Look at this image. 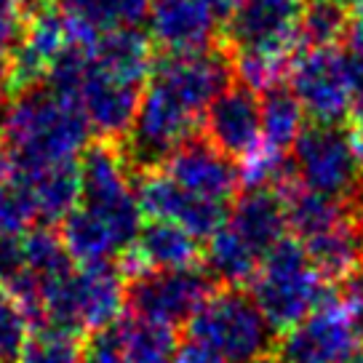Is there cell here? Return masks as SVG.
Returning <instances> with one entry per match:
<instances>
[{
  "mask_svg": "<svg viewBox=\"0 0 363 363\" xmlns=\"http://www.w3.org/2000/svg\"><path fill=\"white\" fill-rule=\"evenodd\" d=\"M208 142L227 158L240 163L259 152L262 139V107L257 94L240 83H233L216 96L206 113Z\"/></svg>",
  "mask_w": 363,
  "mask_h": 363,
  "instance_id": "cell-13",
  "label": "cell"
},
{
  "mask_svg": "<svg viewBox=\"0 0 363 363\" xmlns=\"http://www.w3.org/2000/svg\"><path fill=\"white\" fill-rule=\"evenodd\" d=\"M19 177V166H16V158L11 155V150L0 142V184L11 182Z\"/></svg>",
  "mask_w": 363,
  "mask_h": 363,
  "instance_id": "cell-31",
  "label": "cell"
},
{
  "mask_svg": "<svg viewBox=\"0 0 363 363\" xmlns=\"http://www.w3.org/2000/svg\"><path fill=\"white\" fill-rule=\"evenodd\" d=\"M307 257L331 286L363 270V216L352 208L340 225L302 243Z\"/></svg>",
  "mask_w": 363,
  "mask_h": 363,
  "instance_id": "cell-17",
  "label": "cell"
},
{
  "mask_svg": "<svg viewBox=\"0 0 363 363\" xmlns=\"http://www.w3.org/2000/svg\"><path fill=\"white\" fill-rule=\"evenodd\" d=\"M201 262V243L187 230L171 222H147L139 238L121 259L125 281L152 270H195Z\"/></svg>",
  "mask_w": 363,
  "mask_h": 363,
  "instance_id": "cell-14",
  "label": "cell"
},
{
  "mask_svg": "<svg viewBox=\"0 0 363 363\" xmlns=\"http://www.w3.org/2000/svg\"><path fill=\"white\" fill-rule=\"evenodd\" d=\"M83 363H125L123 340H121L118 323L110 326V329L99 331V334L86 345Z\"/></svg>",
  "mask_w": 363,
  "mask_h": 363,
  "instance_id": "cell-28",
  "label": "cell"
},
{
  "mask_svg": "<svg viewBox=\"0 0 363 363\" xmlns=\"http://www.w3.org/2000/svg\"><path fill=\"white\" fill-rule=\"evenodd\" d=\"M30 331L33 326L24 310L13 302V296L6 289H0V363H19Z\"/></svg>",
  "mask_w": 363,
  "mask_h": 363,
  "instance_id": "cell-26",
  "label": "cell"
},
{
  "mask_svg": "<svg viewBox=\"0 0 363 363\" xmlns=\"http://www.w3.org/2000/svg\"><path fill=\"white\" fill-rule=\"evenodd\" d=\"M363 345V329L345 307L340 291L284 334L278 358L284 363H350Z\"/></svg>",
  "mask_w": 363,
  "mask_h": 363,
  "instance_id": "cell-9",
  "label": "cell"
},
{
  "mask_svg": "<svg viewBox=\"0 0 363 363\" xmlns=\"http://www.w3.org/2000/svg\"><path fill=\"white\" fill-rule=\"evenodd\" d=\"M342 3H345V0H342Z\"/></svg>",
  "mask_w": 363,
  "mask_h": 363,
  "instance_id": "cell-37",
  "label": "cell"
},
{
  "mask_svg": "<svg viewBox=\"0 0 363 363\" xmlns=\"http://www.w3.org/2000/svg\"><path fill=\"white\" fill-rule=\"evenodd\" d=\"M334 286L313 267L305 246L284 238L262 259L251 281V299L257 302L272 334H289L331 296Z\"/></svg>",
  "mask_w": 363,
  "mask_h": 363,
  "instance_id": "cell-2",
  "label": "cell"
},
{
  "mask_svg": "<svg viewBox=\"0 0 363 363\" xmlns=\"http://www.w3.org/2000/svg\"><path fill=\"white\" fill-rule=\"evenodd\" d=\"M227 225L262 257H267L286 238V230H289L284 201L270 187L243 190L233 203Z\"/></svg>",
  "mask_w": 363,
  "mask_h": 363,
  "instance_id": "cell-16",
  "label": "cell"
},
{
  "mask_svg": "<svg viewBox=\"0 0 363 363\" xmlns=\"http://www.w3.org/2000/svg\"><path fill=\"white\" fill-rule=\"evenodd\" d=\"M11 91V57L0 54V96Z\"/></svg>",
  "mask_w": 363,
  "mask_h": 363,
  "instance_id": "cell-33",
  "label": "cell"
},
{
  "mask_svg": "<svg viewBox=\"0 0 363 363\" xmlns=\"http://www.w3.org/2000/svg\"><path fill=\"white\" fill-rule=\"evenodd\" d=\"M302 13L305 0H243L227 22V43L235 54L296 59L302 51Z\"/></svg>",
  "mask_w": 363,
  "mask_h": 363,
  "instance_id": "cell-10",
  "label": "cell"
},
{
  "mask_svg": "<svg viewBox=\"0 0 363 363\" xmlns=\"http://www.w3.org/2000/svg\"><path fill=\"white\" fill-rule=\"evenodd\" d=\"M174 363H227L219 352H214L211 347H206L201 342L187 340L184 345L177 347L174 352Z\"/></svg>",
  "mask_w": 363,
  "mask_h": 363,
  "instance_id": "cell-29",
  "label": "cell"
},
{
  "mask_svg": "<svg viewBox=\"0 0 363 363\" xmlns=\"http://www.w3.org/2000/svg\"><path fill=\"white\" fill-rule=\"evenodd\" d=\"M289 78V89L313 123L340 125L355 110V80L347 48H302Z\"/></svg>",
  "mask_w": 363,
  "mask_h": 363,
  "instance_id": "cell-7",
  "label": "cell"
},
{
  "mask_svg": "<svg viewBox=\"0 0 363 363\" xmlns=\"http://www.w3.org/2000/svg\"><path fill=\"white\" fill-rule=\"evenodd\" d=\"M128 281L113 262L80 264L72 267L67 278H62L43 294L45 326L65 329L72 334L110 329L121 320L125 307Z\"/></svg>",
  "mask_w": 363,
  "mask_h": 363,
  "instance_id": "cell-3",
  "label": "cell"
},
{
  "mask_svg": "<svg viewBox=\"0 0 363 363\" xmlns=\"http://www.w3.org/2000/svg\"><path fill=\"white\" fill-rule=\"evenodd\" d=\"M0 131H3V113H0Z\"/></svg>",
  "mask_w": 363,
  "mask_h": 363,
  "instance_id": "cell-36",
  "label": "cell"
},
{
  "mask_svg": "<svg viewBox=\"0 0 363 363\" xmlns=\"http://www.w3.org/2000/svg\"><path fill=\"white\" fill-rule=\"evenodd\" d=\"M160 171L184 193L230 206L238 193L240 169L222 155L208 139H193L171 155Z\"/></svg>",
  "mask_w": 363,
  "mask_h": 363,
  "instance_id": "cell-12",
  "label": "cell"
},
{
  "mask_svg": "<svg viewBox=\"0 0 363 363\" xmlns=\"http://www.w3.org/2000/svg\"><path fill=\"white\" fill-rule=\"evenodd\" d=\"M350 363H363V350L361 352H358V355H355V358H352V361Z\"/></svg>",
  "mask_w": 363,
  "mask_h": 363,
  "instance_id": "cell-35",
  "label": "cell"
},
{
  "mask_svg": "<svg viewBox=\"0 0 363 363\" xmlns=\"http://www.w3.org/2000/svg\"><path fill=\"white\" fill-rule=\"evenodd\" d=\"M259 107L264 147L286 155V150L294 147L299 134L305 131V110H302V104L294 96V91L281 83V86L262 94Z\"/></svg>",
  "mask_w": 363,
  "mask_h": 363,
  "instance_id": "cell-20",
  "label": "cell"
},
{
  "mask_svg": "<svg viewBox=\"0 0 363 363\" xmlns=\"http://www.w3.org/2000/svg\"><path fill=\"white\" fill-rule=\"evenodd\" d=\"M219 24L203 0H158L150 11V38L169 54H195L214 48Z\"/></svg>",
  "mask_w": 363,
  "mask_h": 363,
  "instance_id": "cell-15",
  "label": "cell"
},
{
  "mask_svg": "<svg viewBox=\"0 0 363 363\" xmlns=\"http://www.w3.org/2000/svg\"><path fill=\"white\" fill-rule=\"evenodd\" d=\"M89 136L91 125L78 104L45 83L16 94L3 113V145L16 158L19 174L78 166Z\"/></svg>",
  "mask_w": 363,
  "mask_h": 363,
  "instance_id": "cell-1",
  "label": "cell"
},
{
  "mask_svg": "<svg viewBox=\"0 0 363 363\" xmlns=\"http://www.w3.org/2000/svg\"><path fill=\"white\" fill-rule=\"evenodd\" d=\"M214 278L195 270H152L136 275L125 289V305L134 318L174 329L193 320L214 294Z\"/></svg>",
  "mask_w": 363,
  "mask_h": 363,
  "instance_id": "cell-8",
  "label": "cell"
},
{
  "mask_svg": "<svg viewBox=\"0 0 363 363\" xmlns=\"http://www.w3.org/2000/svg\"><path fill=\"white\" fill-rule=\"evenodd\" d=\"M27 0H0V54L11 57L24 35Z\"/></svg>",
  "mask_w": 363,
  "mask_h": 363,
  "instance_id": "cell-27",
  "label": "cell"
},
{
  "mask_svg": "<svg viewBox=\"0 0 363 363\" xmlns=\"http://www.w3.org/2000/svg\"><path fill=\"white\" fill-rule=\"evenodd\" d=\"M203 3L219 22H230L235 16V11L243 6V0H203Z\"/></svg>",
  "mask_w": 363,
  "mask_h": 363,
  "instance_id": "cell-30",
  "label": "cell"
},
{
  "mask_svg": "<svg viewBox=\"0 0 363 363\" xmlns=\"http://www.w3.org/2000/svg\"><path fill=\"white\" fill-rule=\"evenodd\" d=\"M187 334L219 352L227 363H262L275 355V334L257 302L240 289L214 291L190 320Z\"/></svg>",
  "mask_w": 363,
  "mask_h": 363,
  "instance_id": "cell-5",
  "label": "cell"
},
{
  "mask_svg": "<svg viewBox=\"0 0 363 363\" xmlns=\"http://www.w3.org/2000/svg\"><path fill=\"white\" fill-rule=\"evenodd\" d=\"M118 329L123 340L125 363H174V329L155 326L139 318H121Z\"/></svg>",
  "mask_w": 363,
  "mask_h": 363,
  "instance_id": "cell-23",
  "label": "cell"
},
{
  "mask_svg": "<svg viewBox=\"0 0 363 363\" xmlns=\"http://www.w3.org/2000/svg\"><path fill=\"white\" fill-rule=\"evenodd\" d=\"M352 16L342 0H310L302 13V48H340L350 38Z\"/></svg>",
  "mask_w": 363,
  "mask_h": 363,
  "instance_id": "cell-22",
  "label": "cell"
},
{
  "mask_svg": "<svg viewBox=\"0 0 363 363\" xmlns=\"http://www.w3.org/2000/svg\"><path fill=\"white\" fill-rule=\"evenodd\" d=\"M86 345L78 334L54 326H40L30 331L19 363H83Z\"/></svg>",
  "mask_w": 363,
  "mask_h": 363,
  "instance_id": "cell-24",
  "label": "cell"
},
{
  "mask_svg": "<svg viewBox=\"0 0 363 363\" xmlns=\"http://www.w3.org/2000/svg\"><path fill=\"white\" fill-rule=\"evenodd\" d=\"M262 259L264 257L251 249L249 243L240 238L227 222L214 238L208 240V249H206V264H208V270H211V275H214L216 281L227 284V289L251 284L257 270H259Z\"/></svg>",
  "mask_w": 363,
  "mask_h": 363,
  "instance_id": "cell-19",
  "label": "cell"
},
{
  "mask_svg": "<svg viewBox=\"0 0 363 363\" xmlns=\"http://www.w3.org/2000/svg\"><path fill=\"white\" fill-rule=\"evenodd\" d=\"M78 166H59V169L35 171V174H19L30 195H33L38 216L48 225L65 222L75 211V206L80 203Z\"/></svg>",
  "mask_w": 363,
  "mask_h": 363,
  "instance_id": "cell-18",
  "label": "cell"
},
{
  "mask_svg": "<svg viewBox=\"0 0 363 363\" xmlns=\"http://www.w3.org/2000/svg\"><path fill=\"white\" fill-rule=\"evenodd\" d=\"M201 118L203 115L187 107L163 83L150 78L142 91L131 131H128L125 155L131 160V166L142 169V174L160 169L177 150L198 139Z\"/></svg>",
  "mask_w": 363,
  "mask_h": 363,
  "instance_id": "cell-6",
  "label": "cell"
},
{
  "mask_svg": "<svg viewBox=\"0 0 363 363\" xmlns=\"http://www.w3.org/2000/svg\"><path fill=\"white\" fill-rule=\"evenodd\" d=\"M136 201L139 211L150 222H171L187 230L193 238H214L227 222V206L203 201L184 193L160 169L145 171L136 184Z\"/></svg>",
  "mask_w": 363,
  "mask_h": 363,
  "instance_id": "cell-11",
  "label": "cell"
},
{
  "mask_svg": "<svg viewBox=\"0 0 363 363\" xmlns=\"http://www.w3.org/2000/svg\"><path fill=\"white\" fill-rule=\"evenodd\" d=\"M291 171L310 193L350 206L361 201L363 155L350 128L326 123L305 125L294 145Z\"/></svg>",
  "mask_w": 363,
  "mask_h": 363,
  "instance_id": "cell-4",
  "label": "cell"
},
{
  "mask_svg": "<svg viewBox=\"0 0 363 363\" xmlns=\"http://www.w3.org/2000/svg\"><path fill=\"white\" fill-rule=\"evenodd\" d=\"M345 6L350 9V16H352V33L363 35V0H345Z\"/></svg>",
  "mask_w": 363,
  "mask_h": 363,
  "instance_id": "cell-34",
  "label": "cell"
},
{
  "mask_svg": "<svg viewBox=\"0 0 363 363\" xmlns=\"http://www.w3.org/2000/svg\"><path fill=\"white\" fill-rule=\"evenodd\" d=\"M69 19L86 22L99 33L107 30H139L152 11L150 0H54Z\"/></svg>",
  "mask_w": 363,
  "mask_h": 363,
  "instance_id": "cell-21",
  "label": "cell"
},
{
  "mask_svg": "<svg viewBox=\"0 0 363 363\" xmlns=\"http://www.w3.org/2000/svg\"><path fill=\"white\" fill-rule=\"evenodd\" d=\"M352 136L358 142V150L363 155V102H355V110H352Z\"/></svg>",
  "mask_w": 363,
  "mask_h": 363,
  "instance_id": "cell-32",
  "label": "cell"
},
{
  "mask_svg": "<svg viewBox=\"0 0 363 363\" xmlns=\"http://www.w3.org/2000/svg\"><path fill=\"white\" fill-rule=\"evenodd\" d=\"M38 219V208L22 177L0 184V238H22Z\"/></svg>",
  "mask_w": 363,
  "mask_h": 363,
  "instance_id": "cell-25",
  "label": "cell"
}]
</instances>
